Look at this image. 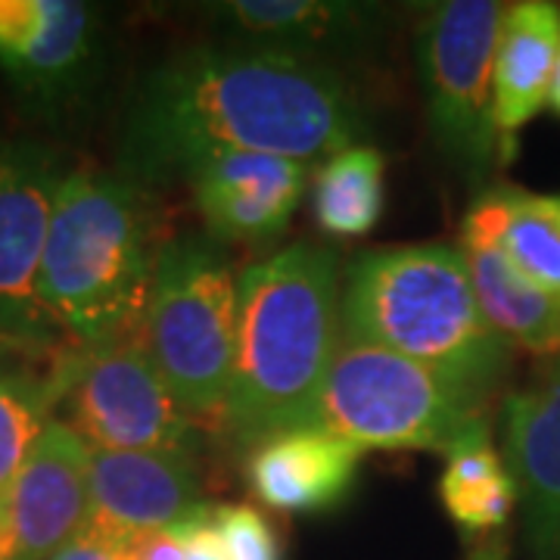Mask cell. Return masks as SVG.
<instances>
[{
  "mask_svg": "<svg viewBox=\"0 0 560 560\" xmlns=\"http://www.w3.org/2000/svg\"><path fill=\"white\" fill-rule=\"evenodd\" d=\"M364 135V106L340 69L224 40L190 47L140 79L121 125L119 172L156 187L228 150L312 165Z\"/></svg>",
  "mask_w": 560,
  "mask_h": 560,
  "instance_id": "6da1fadb",
  "label": "cell"
},
{
  "mask_svg": "<svg viewBox=\"0 0 560 560\" xmlns=\"http://www.w3.org/2000/svg\"><path fill=\"white\" fill-rule=\"evenodd\" d=\"M340 261L293 243L237 278V342L224 433L256 448L305 423L342 340Z\"/></svg>",
  "mask_w": 560,
  "mask_h": 560,
  "instance_id": "7a4b0ae2",
  "label": "cell"
},
{
  "mask_svg": "<svg viewBox=\"0 0 560 560\" xmlns=\"http://www.w3.org/2000/svg\"><path fill=\"white\" fill-rule=\"evenodd\" d=\"M165 241L150 187L121 172L62 175L40 261V300L69 349L143 337Z\"/></svg>",
  "mask_w": 560,
  "mask_h": 560,
  "instance_id": "3957f363",
  "label": "cell"
},
{
  "mask_svg": "<svg viewBox=\"0 0 560 560\" xmlns=\"http://www.w3.org/2000/svg\"><path fill=\"white\" fill-rule=\"evenodd\" d=\"M342 334L436 371L486 405L514 349L482 315L460 246L415 243L361 253L342 275Z\"/></svg>",
  "mask_w": 560,
  "mask_h": 560,
  "instance_id": "277c9868",
  "label": "cell"
},
{
  "mask_svg": "<svg viewBox=\"0 0 560 560\" xmlns=\"http://www.w3.org/2000/svg\"><path fill=\"white\" fill-rule=\"evenodd\" d=\"M143 342L202 433H224L237 342V275L209 234L168 237L150 287Z\"/></svg>",
  "mask_w": 560,
  "mask_h": 560,
  "instance_id": "5b68a950",
  "label": "cell"
},
{
  "mask_svg": "<svg viewBox=\"0 0 560 560\" xmlns=\"http://www.w3.org/2000/svg\"><path fill=\"white\" fill-rule=\"evenodd\" d=\"M486 405L458 383L371 342L342 334L334 364L302 427H318L386 452H442Z\"/></svg>",
  "mask_w": 560,
  "mask_h": 560,
  "instance_id": "8992f818",
  "label": "cell"
},
{
  "mask_svg": "<svg viewBox=\"0 0 560 560\" xmlns=\"http://www.w3.org/2000/svg\"><path fill=\"white\" fill-rule=\"evenodd\" d=\"M504 3H436L418 28V66L442 160L470 184L508 165L517 147L499 135L492 69Z\"/></svg>",
  "mask_w": 560,
  "mask_h": 560,
  "instance_id": "52a82bcc",
  "label": "cell"
},
{
  "mask_svg": "<svg viewBox=\"0 0 560 560\" xmlns=\"http://www.w3.org/2000/svg\"><path fill=\"white\" fill-rule=\"evenodd\" d=\"M69 430L97 452H162L197 458L202 430L184 415L150 359L143 337L109 342L54 361Z\"/></svg>",
  "mask_w": 560,
  "mask_h": 560,
  "instance_id": "ba28073f",
  "label": "cell"
},
{
  "mask_svg": "<svg viewBox=\"0 0 560 560\" xmlns=\"http://www.w3.org/2000/svg\"><path fill=\"white\" fill-rule=\"evenodd\" d=\"M62 175L54 150L0 143V340L57 359L69 346L40 300V261Z\"/></svg>",
  "mask_w": 560,
  "mask_h": 560,
  "instance_id": "9c48e42d",
  "label": "cell"
},
{
  "mask_svg": "<svg viewBox=\"0 0 560 560\" xmlns=\"http://www.w3.org/2000/svg\"><path fill=\"white\" fill-rule=\"evenodd\" d=\"M91 448L60 418L0 495V560H50L88 521Z\"/></svg>",
  "mask_w": 560,
  "mask_h": 560,
  "instance_id": "30bf717a",
  "label": "cell"
},
{
  "mask_svg": "<svg viewBox=\"0 0 560 560\" xmlns=\"http://www.w3.org/2000/svg\"><path fill=\"white\" fill-rule=\"evenodd\" d=\"M101 20L81 0H0V69L40 103H69L91 81Z\"/></svg>",
  "mask_w": 560,
  "mask_h": 560,
  "instance_id": "8fae6325",
  "label": "cell"
},
{
  "mask_svg": "<svg viewBox=\"0 0 560 560\" xmlns=\"http://www.w3.org/2000/svg\"><path fill=\"white\" fill-rule=\"evenodd\" d=\"M184 180L212 241L261 246L290 228L308 187V165L228 150L190 165Z\"/></svg>",
  "mask_w": 560,
  "mask_h": 560,
  "instance_id": "7c38bea8",
  "label": "cell"
},
{
  "mask_svg": "<svg viewBox=\"0 0 560 560\" xmlns=\"http://www.w3.org/2000/svg\"><path fill=\"white\" fill-rule=\"evenodd\" d=\"M202 504V480L190 458L91 448L84 529L121 545L140 533L187 521Z\"/></svg>",
  "mask_w": 560,
  "mask_h": 560,
  "instance_id": "4fadbf2b",
  "label": "cell"
},
{
  "mask_svg": "<svg viewBox=\"0 0 560 560\" xmlns=\"http://www.w3.org/2000/svg\"><path fill=\"white\" fill-rule=\"evenodd\" d=\"M501 455L529 560H560V364L501 401Z\"/></svg>",
  "mask_w": 560,
  "mask_h": 560,
  "instance_id": "5bb4252c",
  "label": "cell"
},
{
  "mask_svg": "<svg viewBox=\"0 0 560 560\" xmlns=\"http://www.w3.org/2000/svg\"><path fill=\"white\" fill-rule=\"evenodd\" d=\"M209 16L231 44H253L334 66L368 54L383 35L386 10L342 0H224Z\"/></svg>",
  "mask_w": 560,
  "mask_h": 560,
  "instance_id": "9a60e30c",
  "label": "cell"
},
{
  "mask_svg": "<svg viewBox=\"0 0 560 560\" xmlns=\"http://www.w3.org/2000/svg\"><path fill=\"white\" fill-rule=\"evenodd\" d=\"M361 452V445L337 433L296 427L249 448L246 482L271 511L324 514L352 492Z\"/></svg>",
  "mask_w": 560,
  "mask_h": 560,
  "instance_id": "2e32d148",
  "label": "cell"
},
{
  "mask_svg": "<svg viewBox=\"0 0 560 560\" xmlns=\"http://www.w3.org/2000/svg\"><path fill=\"white\" fill-rule=\"evenodd\" d=\"M460 256L482 315L501 340L533 359L560 364V300L514 271L489 224L470 209L460 221Z\"/></svg>",
  "mask_w": 560,
  "mask_h": 560,
  "instance_id": "e0dca14e",
  "label": "cell"
},
{
  "mask_svg": "<svg viewBox=\"0 0 560 560\" xmlns=\"http://www.w3.org/2000/svg\"><path fill=\"white\" fill-rule=\"evenodd\" d=\"M560 54V3L517 0L504 7L492 94L495 125L511 147L529 121L548 106V88Z\"/></svg>",
  "mask_w": 560,
  "mask_h": 560,
  "instance_id": "ac0fdd59",
  "label": "cell"
},
{
  "mask_svg": "<svg viewBox=\"0 0 560 560\" xmlns=\"http://www.w3.org/2000/svg\"><path fill=\"white\" fill-rule=\"evenodd\" d=\"M440 501L464 539H480L508 529L517 511V486L495 448L492 420H470L458 440L445 448Z\"/></svg>",
  "mask_w": 560,
  "mask_h": 560,
  "instance_id": "d6986e66",
  "label": "cell"
},
{
  "mask_svg": "<svg viewBox=\"0 0 560 560\" xmlns=\"http://www.w3.org/2000/svg\"><path fill=\"white\" fill-rule=\"evenodd\" d=\"M470 212L489 224L517 275L560 300V194L489 184L470 202Z\"/></svg>",
  "mask_w": 560,
  "mask_h": 560,
  "instance_id": "ffe728a7",
  "label": "cell"
},
{
  "mask_svg": "<svg viewBox=\"0 0 560 560\" xmlns=\"http://www.w3.org/2000/svg\"><path fill=\"white\" fill-rule=\"evenodd\" d=\"M386 202V156L355 143L320 162L312 180V215L324 237L355 241L377 228Z\"/></svg>",
  "mask_w": 560,
  "mask_h": 560,
  "instance_id": "44dd1931",
  "label": "cell"
},
{
  "mask_svg": "<svg viewBox=\"0 0 560 560\" xmlns=\"http://www.w3.org/2000/svg\"><path fill=\"white\" fill-rule=\"evenodd\" d=\"M60 405V383L50 371L47 377L10 374L0 377V492L16 480L28 452L54 420Z\"/></svg>",
  "mask_w": 560,
  "mask_h": 560,
  "instance_id": "7402d4cb",
  "label": "cell"
},
{
  "mask_svg": "<svg viewBox=\"0 0 560 560\" xmlns=\"http://www.w3.org/2000/svg\"><path fill=\"white\" fill-rule=\"evenodd\" d=\"M212 521L219 529L224 560H283L275 523L253 504H215Z\"/></svg>",
  "mask_w": 560,
  "mask_h": 560,
  "instance_id": "603a6c76",
  "label": "cell"
},
{
  "mask_svg": "<svg viewBox=\"0 0 560 560\" xmlns=\"http://www.w3.org/2000/svg\"><path fill=\"white\" fill-rule=\"evenodd\" d=\"M212 511H215V504L206 501L187 521H180V526H184V560H224Z\"/></svg>",
  "mask_w": 560,
  "mask_h": 560,
  "instance_id": "cb8c5ba5",
  "label": "cell"
},
{
  "mask_svg": "<svg viewBox=\"0 0 560 560\" xmlns=\"http://www.w3.org/2000/svg\"><path fill=\"white\" fill-rule=\"evenodd\" d=\"M125 560H184V526H165L121 541Z\"/></svg>",
  "mask_w": 560,
  "mask_h": 560,
  "instance_id": "d4e9b609",
  "label": "cell"
},
{
  "mask_svg": "<svg viewBox=\"0 0 560 560\" xmlns=\"http://www.w3.org/2000/svg\"><path fill=\"white\" fill-rule=\"evenodd\" d=\"M50 560H125V551H121L119 541L106 539L101 533L81 526L79 536L66 541Z\"/></svg>",
  "mask_w": 560,
  "mask_h": 560,
  "instance_id": "484cf974",
  "label": "cell"
},
{
  "mask_svg": "<svg viewBox=\"0 0 560 560\" xmlns=\"http://www.w3.org/2000/svg\"><path fill=\"white\" fill-rule=\"evenodd\" d=\"M464 560H511V536L508 529L480 536V539H467V555Z\"/></svg>",
  "mask_w": 560,
  "mask_h": 560,
  "instance_id": "4316f807",
  "label": "cell"
},
{
  "mask_svg": "<svg viewBox=\"0 0 560 560\" xmlns=\"http://www.w3.org/2000/svg\"><path fill=\"white\" fill-rule=\"evenodd\" d=\"M13 352H22V349H16L13 342L0 340V377H10V374H20V371H13V364H10V359H13Z\"/></svg>",
  "mask_w": 560,
  "mask_h": 560,
  "instance_id": "83f0119b",
  "label": "cell"
},
{
  "mask_svg": "<svg viewBox=\"0 0 560 560\" xmlns=\"http://www.w3.org/2000/svg\"><path fill=\"white\" fill-rule=\"evenodd\" d=\"M548 109L560 119V54L558 66H555V75H551V88H548Z\"/></svg>",
  "mask_w": 560,
  "mask_h": 560,
  "instance_id": "f1b7e54d",
  "label": "cell"
},
{
  "mask_svg": "<svg viewBox=\"0 0 560 560\" xmlns=\"http://www.w3.org/2000/svg\"><path fill=\"white\" fill-rule=\"evenodd\" d=\"M0 495H3V492H0Z\"/></svg>",
  "mask_w": 560,
  "mask_h": 560,
  "instance_id": "f546056e",
  "label": "cell"
}]
</instances>
